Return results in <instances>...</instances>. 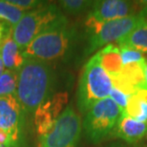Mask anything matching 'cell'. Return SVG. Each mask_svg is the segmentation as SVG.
Returning a JSON list of instances; mask_svg holds the SVG:
<instances>
[{
    "mask_svg": "<svg viewBox=\"0 0 147 147\" xmlns=\"http://www.w3.org/2000/svg\"><path fill=\"white\" fill-rule=\"evenodd\" d=\"M53 81V71L48 63L37 59L25 60L18 71L16 88V98L25 114H34L51 96Z\"/></svg>",
    "mask_w": 147,
    "mask_h": 147,
    "instance_id": "cell-1",
    "label": "cell"
},
{
    "mask_svg": "<svg viewBox=\"0 0 147 147\" xmlns=\"http://www.w3.org/2000/svg\"><path fill=\"white\" fill-rule=\"evenodd\" d=\"M76 36V30L65 16L53 23L23 50L26 59H37L48 62L66 55Z\"/></svg>",
    "mask_w": 147,
    "mask_h": 147,
    "instance_id": "cell-2",
    "label": "cell"
},
{
    "mask_svg": "<svg viewBox=\"0 0 147 147\" xmlns=\"http://www.w3.org/2000/svg\"><path fill=\"white\" fill-rule=\"evenodd\" d=\"M112 88L111 78L102 68L98 55L95 54L85 64L79 78L76 93L79 111L86 114L96 102L109 96Z\"/></svg>",
    "mask_w": 147,
    "mask_h": 147,
    "instance_id": "cell-3",
    "label": "cell"
},
{
    "mask_svg": "<svg viewBox=\"0 0 147 147\" xmlns=\"http://www.w3.org/2000/svg\"><path fill=\"white\" fill-rule=\"evenodd\" d=\"M145 20L147 19L144 11L126 18L107 22H98L88 16L86 20L88 30L87 53L91 54L101 47L120 40Z\"/></svg>",
    "mask_w": 147,
    "mask_h": 147,
    "instance_id": "cell-4",
    "label": "cell"
},
{
    "mask_svg": "<svg viewBox=\"0 0 147 147\" xmlns=\"http://www.w3.org/2000/svg\"><path fill=\"white\" fill-rule=\"evenodd\" d=\"M122 112L109 96L98 101L86 112L82 127L87 139L99 143L116 130Z\"/></svg>",
    "mask_w": 147,
    "mask_h": 147,
    "instance_id": "cell-5",
    "label": "cell"
},
{
    "mask_svg": "<svg viewBox=\"0 0 147 147\" xmlns=\"http://www.w3.org/2000/svg\"><path fill=\"white\" fill-rule=\"evenodd\" d=\"M64 16L57 5L44 2L38 8L24 14L21 20L13 27V38L23 52L26 47L40 33Z\"/></svg>",
    "mask_w": 147,
    "mask_h": 147,
    "instance_id": "cell-6",
    "label": "cell"
},
{
    "mask_svg": "<svg viewBox=\"0 0 147 147\" xmlns=\"http://www.w3.org/2000/svg\"><path fill=\"white\" fill-rule=\"evenodd\" d=\"M81 119L72 105H67L48 133L40 137L39 147H76L81 135Z\"/></svg>",
    "mask_w": 147,
    "mask_h": 147,
    "instance_id": "cell-7",
    "label": "cell"
},
{
    "mask_svg": "<svg viewBox=\"0 0 147 147\" xmlns=\"http://www.w3.org/2000/svg\"><path fill=\"white\" fill-rule=\"evenodd\" d=\"M23 120L24 112L16 95L0 98V129L11 135L17 147L21 142Z\"/></svg>",
    "mask_w": 147,
    "mask_h": 147,
    "instance_id": "cell-8",
    "label": "cell"
},
{
    "mask_svg": "<svg viewBox=\"0 0 147 147\" xmlns=\"http://www.w3.org/2000/svg\"><path fill=\"white\" fill-rule=\"evenodd\" d=\"M68 103V94L65 92L55 94L44 101L34 112V126L40 137L46 135L54 126L58 117Z\"/></svg>",
    "mask_w": 147,
    "mask_h": 147,
    "instance_id": "cell-9",
    "label": "cell"
},
{
    "mask_svg": "<svg viewBox=\"0 0 147 147\" xmlns=\"http://www.w3.org/2000/svg\"><path fill=\"white\" fill-rule=\"evenodd\" d=\"M138 14L136 5L124 0H100L94 1L88 16L98 22H107L126 18Z\"/></svg>",
    "mask_w": 147,
    "mask_h": 147,
    "instance_id": "cell-10",
    "label": "cell"
},
{
    "mask_svg": "<svg viewBox=\"0 0 147 147\" xmlns=\"http://www.w3.org/2000/svg\"><path fill=\"white\" fill-rule=\"evenodd\" d=\"M113 87L117 88L125 95L130 96L135 91L147 88L146 60L123 65L120 73L111 78Z\"/></svg>",
    "mask_w": 147,
    "mask_h": 147,
    "instance_id": "cell-11",
    "label": "cell"
},
{
    "mask_svg": "<svg viewBox=\"0 0 147 147\" xmlns=\"http://www.w3.org/2000/svg\"><path fill=\"white\" fill-rule=\"evenodd\" d=\"M116 134L129 143L137 142L147 134V122H140L122 113L116 127Z\"/></svg>",
    "mask_w": 147,
    "mask_h": 147,
    "instance_id": "cell-12",
    "label": "cell"
},
{
    "mask_svg": "<svg viewBox=\"0 0 147 147\" xmlns=\"http://www.w3.org/2000/svg\"><path fill=\"white\" fill-rule=\"evenodd\" d=\"M0 57L7 70L16 72L19 71L26 60L23 57L22 51L13 40L11 32L7 34L0 46Z\"/></svg>",
    "mask_w": 147,
    "mask_h": 147,
    "instance_id": "cell-13",
    "label": "cell"
},
{
    "mask_svg": "<svg viewBox=\"0 0 147 147\" xmlns=\"http://www.w3.org/2000/svg\"><path fill=\"white\" fill-rule=\"evenodd\" d=\"M99 63L111 78L117 76L122 69V61L119 48L114 44H109L96 53Z\"/></svg>",
    "mask_w": 147,
    "mask_h": 147,
    "instance_id": "cell-14",
    "label": "cell"
},
{
    "mask_svg": "<svg viewBox=\"0 0 147 147\" xmlns=\"http://www.w3.org/2000/svg\"><path fill=\"white\" fill-rule=\"evenodd\" d=\"M123 113L140 122H147V88L135 91L128 96Z\"/></svg>",
    "mask_w": 147,
    "mask_h": 147,
    "instance_id": "cell-15",
    "label": "cell"
},
{
    "mask_svg": "<svg viewBox=\"0 0 147 147\" xmlns=\"http://www.w3.org/2000/svg\"><path fill=\"white\" fill-rule=\"evenodd\" d=\"M119 46L131 47L137 51L147 53V20L135 28L130 34L117 41Z\"/></svg>",
    "mask_w": 147,
    "mask_h": 147,
    "instance_id": "cell-16",
    "label": "cell"
},
{
    "mask_svg": "<svg viewBox=\"0 0 147 147\" xmlns=\"http://www.w3.org/2000/svg\"><path fill=\"white\" fill-rule=\"evenodd\" d=\"M26 11L11 4L9 1H0V20H4L11 26H16Z\"/></svg>",
    "mask_w": 147,
    "mask_h": 147,
    "instance_id": "cell-17",
    "label": "cell"
},
{
    "mask_svg": "<svg viewBox=\"0 0 147 147\" xmlns=\"http://www.w3.org/2000/svg\"><path fill=\"white\" fill-rule=\"evenodd\" d=\"M18 72L6 70L0 76V98L16 95Z\"/></svg>",
    "mask_w": 147,
    "mask_h": 147,
    "instance_id": "cell-18",
    "label": "cell"
},
{
    "mask_svg": "<svg viewBox=\"0 0 147 147\" xmlns=\"http://www.w3.org/2000/svg\"><path fill=\"white\" fill-rule=\"evenodd\" d=\"M60 6L64 11L67 13L76 16L82 13L84 11L92 8L94 1H87V0H63L60 1Z\"/></svg>",
    "mask_w": 147,
    "mask_h": 147,
    "instance_id": "cell-19",
    "label": "cell"
},
{
    "mask_svg": "<svg viewBox=\"0 0 147 147\" xmlns=\"http://www.w3.org/2000/svg\"><path fill=\"white\" fill-rule=\"evenodd\" d=\"M120 51V57H121L122 65H127L130 63L140 62L144 59L142 54L137 50L127 46H119Z\"/></svg>",
    "mask_w": 147,
    "mask_h": 147,
    "instance_id": "cell-20",
    "label": "cell"
},
{
    "mask_svg": "<svg viewBox=\"0 0 147 147\" xmlns=\"http://www.w3.org/2000/svg\"><path fill=\"white\" fill-rule=\"evenodd\" d=\"M128 96H129L125 95L124 93H122L121 91H119V89H117L115 87L112 88L109 95V98H112V100L119 106V108L121 110L122 113L125 111L126 105H127V101H128Z\"/></svg>",
    "mask_w": 147,
    "mask_h": 147,
    "instance_id": "cell-21",
    "label": "cell"
},
{
    "mask_svg": "<svg viewBox=\"0 0 147 147\" xmlns=\"http://www.w3.org/2000/svg\"><path fill=\"white\" fill-rule=\"evenodd\" d=\"M9 2L24 11H33L44 3L43 1H36V0H10Z\"/></svg>",
    "mask_w": 147,
    "mask_h": 147,
    "instance_id": "cell-22",
    "label": "cell"
},
{
    "mask_svg": "<svg viewBox=\"0 0 147 147\" xmlns=\"http://www.w3.org/2000/svg\"><path fill=\"white\" fill-rule=\"evenodd\" d=\"M0 145L2 147H17L11 135L2 129H0Z\"/></svg>",
    "mask_w": 147,
    "mask_h": 147,
    "instance_id": "cell-23",
    "label": "cell"
},
{
    "mask_svg": "<svg viewBox=\"0 0 147 147\" xmlns=\"http://www.w3.org/2000/svg\"><path fill=\"white\" fill-rule=\"evenodd\" d=\"M5 32H6L5 25L3 24V23H0V40L2 39V37H3V36H4Z\"/></svg>",
    "mask_w": 147,
    "mask_h": 147,
    "instance_id": "cell-24",
    "label": "cell"
},
{
    "mask_svg": "<svg viewBox=\"0 0 147 147\" xmlns=\"http://www.w3.org/2000/svg\"><path fill=\"white\" fill-rule=\"evenodd\" d=\"M3 72H4V64H3V61L1 59V57H0V75H2Z\"/></svg>",
    "mask_w": 147,
    "mask_h": 147,
    "instance_id": "cell-25",
    "label": "cell"
},
{
    "mask_svg": "<svg viewBox=\"0 0 147 147\" xmlns=\"http://www.w3.org/2000/svg\"><path fill=\"white\" fill-rule=\"evenodd\" d=\"M146 81H147V61H146Z\"/></svg>",
    "mask_w": 147,
    "mask_h": 147,
    "instance_id": "cell-26",
    "label": "cell"
},
{
    "mask_svg": "<svg viewBox=\"0 0 147 147\" xmlns=\"http://www.w3.org/2000/svg\"><path fill=\"white\" fill-rule=\"evenodd\" d=\"M0 147H2V146H1V145H0Z\"/></svg>",
    "mask_w": 147,
    "mask_h": 147,
    "instance_id": "cell-27",
    "label": "cell"
},
{
    "mask_svg": "<svg viewBox=\"0 0 147 147\" xmlns=\"http://www.w3.org/2000/svg\"><path fill=\"white\" fill-rule=\"evenodd\" d=\"M0 76H1V75H0Z\"/></svg>",
    "mask_w": 147,
    "mask_h": 147,
    "instance_id": "cell-28",
    "label": "cell"
}]
</instances>
